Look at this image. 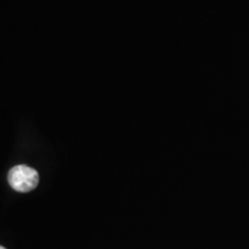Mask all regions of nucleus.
<instances>
[{
  "instance_id": "1",
  "label": "nucleus",
  "mask_w": 249,
  "mask_h": 249,
  "mask_svg": "<svg viewBox=\"0 0 249 249\" xmlns=\"http://www.w3.org/2000/svg\"><path fill=\"white\" fill-rule=\"evenodd\" d=\"M7 179L12 188L18 193L34 191L39 182L38 172L27 165H17L9 170Z\"/></svg>"
},
{
  "instance_id": "2",
  "label": "nucleus",
  "mask_w": 249,
  "mask_h": 249,
  "mask_svg": "<svg viewBox=\"0 0 249 249\" xmlns=\"http://www.w3.org/2000/svg\"><path fill=\"white\" fill-rule=\"evenodd\" d=\"M0 249H6L5 247H2V246H0Z\"/></svg>"
}]
</instances>
